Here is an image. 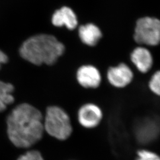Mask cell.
<instances>
[{
  "instance_id": "obj_10",
  "label": "cell",
  "mask_w": 160,
  "mask_h": 160,
  "mask_svg": "<svg viewBox=\"0 0 160 160\" xmlns=\"http://www.w3.org/2000/svg\"><path fill=\"white\" fill-rule=\"evenodd\" d=\"M15 87L10 82L0 80V113L10 110L16 103Z\"/></svg>"
},
{
  "instance_id": "obj_9",
  "label": "cell",
  "mask_w": 160,
  "mask_h": 160,
  "mask_svg": "<svg viewBox=\"0 0 160 160\" xmlns=\"http://www.w3.org/2000/svg\"><path fill=\"white\" fill-rule=\"evenodd\" d=\"M52 23L57 27L65 26L67 29L73 30L76 28L78 20L72 9L63 7L55 12L52 18Z\"/></svg>"
},
{
  "instance_id": "obj_3",
  "label": "cell",
  "mask_w": 160,
  "mask_h": 160,
  "mask_svg": "<svg viewBox=\"0 0 160 160\" xmlns=\"http://www.w3.org/2000/svg\"><path fill=\"white\" fill-rule=\"evenodd\" d=\"M44 130L58 140L68 138L72 132V126L68 113L60 107L52 106L46 109L43 119Z\"/></svg>"
},
{
  "instance_id": "obj_15",
  "label": "cell",
  "mask_w": 160,
  "mask_h": 160,
  "mask_svg": "<svg viewBox=\"0 0 160 160\" xmlns=\"http://www.w3.org/2000/svg\"><path fill=\"white\" fill-rule=\"evenodd\" d=\"M9 61V57L4 52L0 49V69L3 65L8 63Z\"/></svg>"
},
{
  "instance_id": "obj_7",
  "label": "cell",
  "mask_w": 160,
  "mask_h": 160,
  "mask_svg": "<svg viewBox=\"0 0 160 160\" xmlns=\"http://www.w3.org/2000/svg\"><path fill=\"white\" fill-rule=\"evenodd\" d=\"M76 77L78 84L85 88H96L102 82L100 71L92 65L80 67L77 70Z\"/></svg>"
},
{
  "instance_id": "obj_8",
  "label": "cell",
  "mask_w": 160,
  "mask_h": 160,
  "mask_svg": "<svg viewBox=\"0 0 160 160\" xmlns=\"http://www.w3.org/2000/svg\"><path fill=\"white\" fill-rule=\"evenodd\" d=\"M130 61L138 71L146 74L152 68L153 61L148 49L143 46L136 47L130 54Z\"/></svg>"
},
{
  "instance_id": "obj_14",
  "label": "cell",
  "mask_w": 160,
  "mask_h": 160,
  "mask_svg": "<svg viewBox=\"0 0 160 160\" xmlns=\"http://www.w3.org/2000/svg\"><path fill=\"white\" fill-rule=\"evenodd\" d=\"M17 160H44V158L39 151L31 150L21 155Z\"/></svg>"
},
{
  "instance_id": "obj_12",
  "label": "cell",
  "mask_w": 160,
  "mask_h": 160,
  "mask_svg": "<svg viewBox=\"0 0 160 160\" xmlns=\"http://www.w3.org/2000/svg\"><path fill=\"white\" fill-rule=\"evenodd\" d=\"M148 86L151 92L160 97V70L155 72L151 76Z\"/></svg>"
},
{
  "instance_id": "obj_11",
  "label": "cell",
  "mask_w": 160,
  "mask_h": 160,
  "mask_svg": "<svg viewBox=\"0 0 160 160\" xmlns=\"http://www.w3.org/2000/svg\"><path fill=\"white\" fill-rule=\"evenodd\" d=\"M78 34L81 42L89 46H96L102 37L100 29L92 23L80 26Z\"/></svg>"
},
{
  "instance_id": "obj_6",
  "label": "cell",
  "mask_w": 160,
  "mask_h": 160,
  "mask_svg": "<svg viewBox=\"0 0 160 160\" xmlns=\"http://www.w3.org/2000/svg\"><path fill=\"white\" fill-rule=\"evenodd\" d=\"M80 125L87 129H92L98 126L103 118L101 109L96 104L87 103L82 106L77 114Z\"/></svg>"
},
{
  "instance_id": "obj_2",
  "label": "cell",
  "mask_w": 160,
  "mask_h": 160,
  "mask_svg": "<svg viewBox=\"0 0 160 160\" xmlns=\"http://www.w3.org/2000/svg\"><path fill=\"white\" fill-rule=\"evenodd\" d=\"M65 51L63 43L50 34H40L25 40L18 49L20 57L37 66L52 65Z\"/></svg>"
},
{
  "instance_id": "obj_4",
  "label": "cell",
  "mask_w": 160,
  "mask_h": 160,
  "mask_svg": "<svg viewBox=\"0 0 160 160\" xmlns=\"http://www.w3.org/2000/svg\"><path fill=\"white\" fill-rule=\"evenodd\" d=\"M138 46H155L160 43V20L145 17L138 19L133 34Z\"/></svg>"
},
{
  "instance_id": "obj_13",
  "label": "cell",
  "mask_w": 160,
  "mask_h": 160,
  "mask_svg": "<svg viewBox=\"0 0 160 160\" xmlns=\"http://www.w3.org/2000/svg\"><path fill=\"white\" fill-rule=\"evenodd\" d=\"M135 160H160V155L153 151L145 149H140L137 151Z\"/></svg>"
},
{
  "instance_id": "obj_1",
  "label": "cell",
  "mask_w": 160,
  "mask_h": 160,
  "mask_svg": "<svg viewBox=\"0 0 160 160\" xmlns=\"http://www.w3.org/2000/svg\"><path fill=\"white\" fill-rule=\"evenodd\" d=\"M7 136L12 145L28 148L43 137V118L40 110L29 103L17 104L6 117Z\"/></svg>"
},
{
  "instance_id": "obj_5",
  "label": "cell",
  "mask_w": 160,
  "mask_h": 160,
  "mask_svg": "<svg viewBox=\"0 0 160 160\" xmlns=\"http://www.w3.org/2000/svg\"><path fill=\"white\" fill-rule=\"evenodd\" d=\"M107 78L113 87L122 89L131 84L133 78V73L126 63L121 62L108 69Z\"/></svg>"
}]
</instances>
